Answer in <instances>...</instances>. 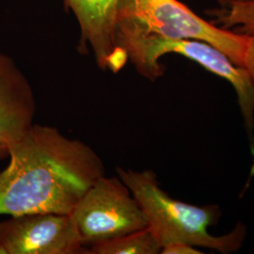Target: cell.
<instances>
[{
	"label": "cell",
	"mask_w": 254,
	"mask_h": 254,
	"mask_svg": "<svg viewBox=\"0 0 254 254\" xmlns=\"http://www.w3.org/2000/svg\"><path fill=\"white\" fill-rule=\"evenodd\" d=\"M0 173V216L70 215L105 175L100 156L57 128L33 125L9 152Z\"/></svg>",
	"instance_id": "cell-1"
},
{
	"label": "cell",
	"mask_w": 254,
	"mask_h": 254,
	"mask_svg": "<svg viewBox=\"0 0 254 254\" xmlns=\"http://www.w3.org/2000/svg\"><path fill=\"white\" fill-rule=\"evenodd\" d=\"M116 172L138 202L148 227L162 247L182 242L229 254L238 252L243 246L247 228L241 222L222 236L209 233V228L216 225L221 216L218 205L199 206L174 199L160 187L152 171L137 172L118 167Z\"/></svg>",
	"instance_id": "cell-2"
},
{
	"label": "cell",
	"mask_w": 254,
	"mask_h": 254,
	"mask_svg": "<svg viewBox=\"0 0 254 254\" xmlns=\"http://www.w3.org/2000/svg\"><path fill=\"white\" fill-rule=\"evenodd\" d=\"M116 45L135 65L136 71L152 81L165 73L160 58L167 54L183 56L231 84L236 91L244 121L251 151L254 156V86L244 67L237 66L226 55L207 43L197 40L168 39L149 34H120Z\"/></svg>",
	"instance_id": "cell-3"
},
{
	"label": "cell",
	"mask_w": 254,
	"mask_h": 254,
	"mask_svg": "<svg viewBox=\"0 0 254 254\" xmlns=\"http://www.w3.org/2000/svg\"><path fill=\"white\" fill-rule=\"evenodd\" d=\"M120 34L201 41L218 48L237 66H244L248 35L201 18L179 0H120L115 36Z\"/></svg>",
	"instance_id": "cell-4"
},
{
	"label": "cell",
	"mask_w": 254,
	"mask_h": 254,
	"mask_svg": "<svg viewBox=\"0 0 254 254\" xmlns=\"http://www.w3.org/2000/svg\"><path fill=\"white\" fill-rule=\"evenodd\" d=\"M83 247L96 245L148 226L145 215L119 177H100L70 214Z\"/></svg>",
	"instance_id": "cell-5"
},
{
	"label": "cell",
	"mask_w": 254,
	"mask_h": 254,
	"mask_svg": "<svg viewBox=\"0 0 254 254\" xmlns=\"http://www.w3.org/2000/svg\"><path fill=\"white\" fill-rule=\"evenodd\" d=\"M70 215L27 214L0 222V254H85Z\"/></svg>",
	"instance_id": "cell-6"
},
{
	"label": "cell",
	"mask_w": 254,
	"mask_h": 254,
	"mask_svg": "<svg viewBox=\"0 0 254 254\" xmlns=\"http://www.w3.org/2000/svg\"><path fill=\"white\" fill-rule=\"evenodd\" d=\"M36 101L25 74L7 55L0 53V160L34 125Z\"/></svg>",
	"instance_id": "cell-7"
},
{
	"label": "cell",
	"mask_w": 254,
	"mask_h": 254,
	"mask_svg": "<svg viewBox=\"0 0 254 254\" xmlns=\"http://www.w3.org/2000/svg\"><path fill=\"white\" fill-rule=\"evenodd\" d=\"M72 9L81 29V46L90 45L102 70L121 71L127 55L115 42V21L120 0H64Z\"/></svg>",
	"instance_id": "cell-8"
},
{
	"label": "cell",
	"mask_w": 254,
	"mask_h": 254,
	"mask_svg": "<svg viewBox=\"0 0 254 254\" xmlns=\"http://www.w3.org/2000/svg\"><path fill=\"white\" fill-rule=\"evenodd\" d=\"M162 246L150 228L147 227L91 246L89 254H157Z\"/></svg>",
	"instance_id": "cell-9"
},
{
	"label": "cell",
	"mask_w": 254,
	"mask_h": 254,
	"mask_svg": "<svg viewBox=\"0 0 254 254\" xmlns=\"http://www.w3.org/2000/svg\"><path fill=\"white\" fill-rule=\"evenodd\" d=\"M212 23L244 35L254 34V2H221L207 11Z\"/></svg>",
	"instance_id": "cell-10"
},
{
	"label": "cell",
	"mask_w": 254,
	"mask_h": 254,
	"mask_svg": "<svg viewBox=\"0 0 254 254\" xmlns=\"http://www.w3.org/2000/svg\"><path fill=\"white\" fill-rule=\"evenodd\" d=\"M163 254H200L202 252H200L196 247L187 244V243H172L162 247L161 253Z\"/></svg>",
	"instance_id": "cell-11"
},
{
	"label": "cell",
	"mask_w": 254,
	"mask_h": 254,
	"mask_svg": "<svg viewBox=\"0 0 254 254\" xmlns=\"http://www.w3.org/2000/svg\"><path fill=\"white\" fill-rule=\"evenodd\" d=\"M243 67L248 71L254 86V34L248 35Z\"/></svg>",
	"instance_id": "cell-12"
},
{
	"label": "cell",
	"mask_w": 254,
	"mask_h": 254,
	"mask_svg": "<svg viewBox=\"0 0 254 254\" xmlns=\"http://www.w3.org/2000/svg\"><path fill=\"white\" fill-rule=\"evenodd\" d=\"M221 2H254V0H218Z\"/></svg>",
	"instance_id": "cell-13"
}]
</instances>
